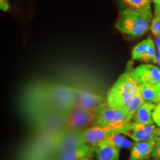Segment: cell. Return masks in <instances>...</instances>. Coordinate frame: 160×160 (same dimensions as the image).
Returning <instances> with one entry per match:
<instances>
[{"instance_id": "9a60e30c", "label": "cell", "mask_w": 160, "mask_h": 160, "mask_svg": "<svg viewBox=\"0 0 160 160\" xmlns=\"http://www.w3.org/2000/svg\"><path fill=\"white\" fill-rule=\"evenodd\" d=\"M155 108L156 105L154 103L145 102L133 115L132 121L143 125H153L154 122L152 114Z\"/></svg>"}, {"instance_id": "484cf974", "label": "cell", "mask_w": 160, "mask_h": 160, "mask_svg": "<svg viewBox=\"0 0 160 160\" xmlns=\"http://www.w3.org/2000/svg\"><path fill=\"white\" fill-rule=\"evenodd\" d=\"M154 5H160V0H153Z\"/></svg>"}, {"instance_id": "f546056e", "label": "cell", "mask_w": 160, "mask_h": 160, "mask_svg": "<svg viewBox=\"0 0 160 160\" xmlns=\"http://www.w3.org/2000/svg\"><path fill=\"white\" fill-rule=\"evenodd\" d=\"M159 86H160V85H159Z\"/></svg>"}, {"instance_id": "5b68a950", "label": "cell", "mask_w": 160, "mask_h": 160, "mask_svg": "<svg viewBox=\"0 0 160 160\" xmlns=\"http://www.w3.org/2000/svg\"><path fill=\"white\" fill-rule=\"evenodd\" d=\"M83 131L66 128L55 136L54 156L85 145Z\"/></svg>"}, {"instance_id": "ba28073f", "label": "cell", "mask_w": 160, "mask_h": 160, "mask_svg": "<svg viewBox=\"0 0 160 160\" xmlns=\"http://www.w3.org/2000/svg\"><path fill=\"white\" fill-rule=\"evenodd\" d=\"M76 108L85 111L96 113L100 108L107 103V99L101 96L93 94L82 90L76 89Z\"/></svg>"}, {"instance_id": "8992f818", "label": "cell", "mask_w": 160, "mask_h": 160, "mask_svg": "<svg viewBox=\"0 0 160 160\" xmlns=\"http://www.w3.org/2000/svg\"><path fill=\"white\" fill-rule=\"evenodd\" d=\"M156 127L153 125H143V124L136 123L133 122H130L127 125L120 129L118 133L128 136L137 142H148L154 140V133Z\"/></svg>"}, {"instance_id": "4fadbf2b", "label": "cell", "mask_w": 160, "mask_h": 160, "mask_svg": "<svg viewBox=\"0 0 160 160\" xmlns=\"http://www.w3.org/2000/svg\"><path fill=\"white\" fill-rule=\"evenodd\" d=\"M157 144L154 140L148 142H137L131 148L128 160H144L149 159Z\"/></svg>"}, {"instance_id": "30bf717a", "label": "cell", "mask_w": 160, "mask_h": 160, "mask_svg": "<svg viewBox=\"0 0 160 160\" xmlns=\"http://www.w3.org/2000/svg\"><path fill=\"white\" fill-rule=\"evenodd\" d=\"M132 59L157 62L155 45L151 38L141 42L133 48L132 51Z\"/></svg>"}, {"instance_id": "44dd1931", "label": "cell", "mask_w": 160, "mask_h": 160, "mask_svg": "<svg viewBox=\"0 0 160 160\" xmlns=\"http://www.w3.org/2000/svg\"><path fill=\"white\" fill-rule=\"evenodd\" d=\"M152 117H153V122L160 127V102L156 105V108L153 110Z\"/></svg>"}, {"instance_id": "6da1fadb", "label": "cell", "mask_w": 160, "mask_h": 160, "mask_svg": "<svg viewBox=\"0 0 160 160\" xmlns=\"http://www.w3.org/2000/svg\"><path fill=\"white\" fill-rule=\"evenodd\" d=\"M133 63L129 62L126 71L108 91L107 103L111 108L123 110L140 93V88L131 76Z\"/></svg>"}, {"instance_id": "7402d4cb", "label": "cell", "mask_w": 160, "mask_h": 160, "mask_svg": "<svg viewBox=\"0 0 160 160\" xmlns=\"http://www.w3.org/2000/svg\"><path fill=\"white\" fill-rule=\"evenodd\" d=\"M151 157L154 160H160V141L157 142Z\"/></svg>"}, {"instance_id": "9c48e42d", "label": "cell", "mask_w": 160, "mask_h": 160, "mask_svg": "<svg viewBox=\"0 0 160 160\" xmlns=\"http://www.w3.org/2000/svg\"><path fill=\"white\" fill-rule=\"evenodd\" d=\"M96 113L74 108L65 115L66 128L69 129L84 131L86 127L94 122Z\"/></svg>"}, {"instance_id": "ac0fdd59", "label": "cell", "mask_w": 160, "mask_h": 160, "mask_svg": "<svg viewBox=\"0 0 160 160\" xmlns=\"http://www.w3.org/2000/svg\"><path fill=\"white\" fill-rule=\"evenodd\" d=\"M152 0H125V4L129 9L140 12V13H152L151 11Z\"/></svg>"}, {"instance_id": "5bb4252c", "label": "cell", "mask_w": 160, "mask_h": 160, "mask_svg": "<svg viewBox=\"0 0 160 160\" xmlns=\"http://www.w3.org/2000/svg\"><path fill=\"white\" fill-rule=\"evenodd\" d=\"M97 160H119V149L111 144L102 142L93 147Z\"/></svg>"}, {"instance_id": "f1b7e54d", "label": "cell", "mask_w": 160, "mask_h": 160, "mask_svg": "<svg viewBox=\"0 0 160 160\" xmlns=\"http://www.w3.org/2000/svg\"><path fill=\"white\" fill-rule=\"evenodd\" d=\"M144 160H151L150 159H144Z\"/></svg>"}, {"instance_id": "7a4b0ae2", "label": "cell", "mask_w": 160, "mask_h": 160, "mask_svg": "<svg viewBox=\"0 0 160 160\" xmlns=\"http://www.w3.org/2000/svg\"><path fill=\"white\" fill-rule=\"evenodd\" d=\"M153 18L152 13H140L125 9L119 13L115 28L118 31L133 37H140L148 31Z\"/></svg>"}, {"instance_id": "603a6c76", "label": "cell", "mask_w": 160, "mask_h": 160, "mask_svg": "<svg viewBox=\"0 0 160 160\" xmlns=\"http://www.w3.org/2000/svg\"><path fill=\"white\" fill-rule=\"evenodd\" d=\"M0 8L3 11H8L10 8L8 0H0Z\"/></svg>"}, {"instance_id": "4316f807", "label": "cell", "mask_w": 160, "mask_h": 160, "mask_svg": "<svg viewBox=\"0 0 160 160\" xmlns=\"http://www.w3.org/2000/svg\"><path fill=\"white\" fill-rule=\"evenodd\" d=\"M79 160H93V159H92L91 157H88L82 158V159H79Z\"/></svg>"}, {"instance_id": "e0dca14e", "label": "cell", "mask_w": 160, "mask_h": 160, "mask_svg": "<svg viewBox=\"0 0 160 160\" xmlns=\"http://www.w3.org/2000/svg\"><path fill=\"white\" fill-rule=\"evenodd\" d=\"M103 142L111 144V145L115 146L117 148H132L134 145L135 142L124 137L123 134L118 133L117 131H114L108 138Z\"/></svg>"}, {"instance_id": "d6986e66", "label": "cell", "mask_w": 160, "mask_h": 160, "mask_svg": "<svg viewBox=\"0 0 160 160\" xmlns=\"http://www.w3.org/2000/svg\"><path fill=\"white\" fill-rule=\"evenodd\" d=\"M144 103H145V101H144L142 97L141 93H139V94H137L131 100V102L126 106L125 108L123 109V111H125L126 113H128L130 117H131L132 119H133V115L135 114L136 112L141 108V106Z\"/></svg>"}, {"instance_id": "cb8c5ba5", "label": "cell", "mask_w": 160, "mask_h": 160, "mask_svg": "<svg viewBox=\"0 0 160 160\" xmlns=\"http://www.w3.org/2000/svg\"><path fill=\"white\" fill-rule=\"evenodd\" d=\"M154 141L159 142L160 141V128H156L154 133Z\"/></svg>"}, {"instance_id": "3957f363", "label": "cell", "mask_w": 160, "mask_h": 160, "mask_svg": "<svg viewBox=\"0 0 160 160\" xmlns=\"http://www.w3.org/2000/svg\"><path fill=\"white\" fill-rule=\"evenodd\" d=\"M46 94L50 108L53 111L66 115L76 108L75 90L73 88L49 84L46 85Z\"/></svg>"}, {"instance_id": "277c9868", "label": "cell", "mask_w": 160, "mask_h": 160, "mask_svg": "<svg viewBox=\"0 0 160 160\" xmlns=\"http://www.w3.org/2000/svg\"><path fill=\"white\" fill-rule=\"evenodd\" d=\"M131 121L132 117L123 110L113 108L106 103L96 112V119L93 125L102 128H108L118 132Z\"/></svg>"}, {"instance_id": "83f0119b", "label": "cell", "mask_w": 160, "mask_h": 160, "mask_svg": "<svg viewBox=\"0 0 160 160\" xmlns=\"http://www.w3.org/2000/svg\"><path fill=\"white\" fill-rule=\"evenodd\" d=\"M122 2H123V3H124V2H125V0H122Z\"/></svg>"}, {"instance_id": "7c38bea8", "label": "cell", "mask_w": 160, "mask_h": 160, "mask_svg": "<svg viewBox=\"0 0 160 160\" xmlns=\"http://www.w3.org/2000/svg\"><path fill=\"white\" fill-rule=\"evenodd\" d=\"M93 155H94L93 147L89 145H83L77 148L50 157L47 160H79L85 157H92Z\"/></svg>"}, {"instance_id": "d4e9b609", "label": "cell", "mask_w": 160, "mask_h": 160, "mask_svg": "<svg viewBox=\"0 0 160 160\" xmlns=\"http://www.w3.org/2000/svg\"><path fill=\"white\" fill-rule=\"evenodd\" d=\"M155 15L160 16V5H154Z\"/></svg>"}, {"instance_id": "ffe728a7", "label": "cell", "mask_w": 160, "mask_h": 160, "mask_svg": "<svg viewBox=\"0 0 160 160\" xmlns=\"http://www.w3.org/2000/svg\"><path fill=\"white\" fill-rule=\"evenodd\" d=\"M151 31L153 35L157 37H160V16L155 15L152 20Z\"/></svg>"}, {"instance_id": "8fae6325", "label": "cell", "mask_w": 160, "mask_h": 160, "mask_svg": "<svg viewBox=\"0 0 160 160\" xmlns=\"http://www.w3.org/2000/svg\"><path fill=\"white\" fill-rule=\"evenodd\" d=\"M115 131L108 128H102L99 126H93L84 130L82 132L83 140L85 145H89L95 147L103 142Z\"/></svg>"}, {"instance_id": "52a82bcc", "label": "cell", "mask_w": 160, "mask_h": 160, "mask_svg": "<svg viewBox=\"0 0 160 160\" xmlns=\"http://www.w3.org/2000/svg\"><path fill=\"white\" fill-rule=\"evenodd\" d=\"M131 76L137 85H160V69L157 66L144 64L133 68Z\"/></svg>"}, {"instance_id": "2e32d148", "label": "cell", "mask_w": 160, "mask_h": 160, "mask_svg": "<svg viewBox=\"0 0 160 160\" xmlns=\"http://www.w3.org/2000/svg\"><path fill=\"white\" fill-rule=\"evenodd\" d=\"M140 93L145 102H160V86L140 85Z\"/></svg>"}]
</instances>
